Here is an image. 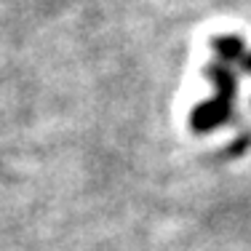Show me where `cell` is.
I'll return each instance as SVG.
<instances>
[{
  "instance_id": "6da1fadb",
  "label": "cell",
  "mask_w": 251,
  "mask_h": 251,
  "mask_svg": "<svg viewBox=\"0 0 251 251\" xmlns=\"http://www.w3.org/2000/svg\"><path fill=\"white\" fill-rule=\"evenodd\" d=\"M206 75L214 80L217 94L208 101L198 104L193 110V115H190V126H193V131H198V134H208V131L219 128V126L230 118L232 99H235V73H232L225 62L208 64Z\"/></svg>"
},
{
  "instance_id": "7a4b0ae2",
  "label": "cell",
  "mask_w": 251,
  "mask_h": 251,
  "mask_svg": "<svg viewBox=\"0 0 251 251\" xmlns=\"http://www.w3.org/2000/svg\"><path fill=\"white\" fill-rule=\"evenodd\" d=\"M214 51H217L219 62L230 64V62H241V56L246 53V46H243L241 38H235V35H217V38L211 40Z\"/></svg>"
},
{
  "instance_id": "3957f363",
  "label": "cell",
  "mask_w": 251,
  "mask_h": 251,
  "mask_svg": "<svg viewBox=\"0 0 251 251\" xmlns=\"http://www.w3.org/2000/svg\"><path fill=\"white\" fill-rule=\"evenodd\" d=\"M238 64H241V67L246 70V73H251V53L246 51V53H243V56H241V62H238Z\"/></svg>"
}]
</instances>
